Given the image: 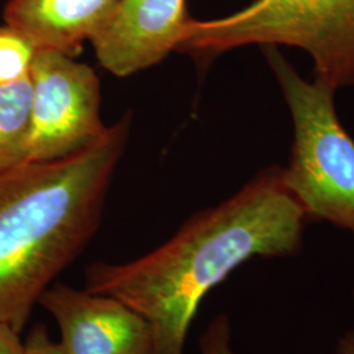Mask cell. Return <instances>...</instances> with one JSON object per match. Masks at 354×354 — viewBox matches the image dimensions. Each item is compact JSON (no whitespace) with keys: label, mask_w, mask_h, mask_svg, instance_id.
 I'll list each match as a JSON object with an SVG mask.
<instances>
[{"label":"cell","mask_w":354,"mask_h":354,"mask_svg":"<svg viewBox=\"0 0 354 354\" xmlns=\"http://www.w3.org/2000/svg\"><path fill=\"white\" fill-rule=\"evenodd\" d=\"M307 215L269 167L223 203L193 215L176 234L136 260L97 261L86 290L113 297L147 320L151 354H184L203 298L253 257H289L304 244Z\"/></svg>","instance_id":"1"},{"label":"cell","mask_w":354,"mask_h":354,"mask_svg":"<svg viewBox=\"0 0 354 354\" xmlns=\"http://www.w3.org/2000/svg\"><path fill=\"white\" fill-rule=\"evenodd\" d=\"M129 130L125 115L86 150L0 171V324L21 333L97 231Z\"/></svg>","instance_id":"2"},{"label":"cell","mask_w":354,"mask_h":354,"mask_svg":"<svg viewBox=\"0 0 354 354\" xmlns=\"http://www.w3.org/2000/svg\"><path fill=\"white\" fill-rule=\"evenodd\" d=\"M264 54L294 127L283 183L307 216L354 234V140L339 120L336 89L302 77L277 46H264Z\"/></svg>","instance_id":"3"},{"label":"cell","mask_w":354,"mask_h":354,"mask_svg":"<svg viewBox=\"0 0 354 354\" xmlns=\"http://www.w3.org/2000/svg\"><path fill=\"white\" fill-rule=\"evenodd\" d=\"M247 45L301 49L317 79L354 87V0H254L221 19H190L177 50L214 57Z\"/></svg>","instance_id":"4"},{"label":"cell","mask_w":354,"mask_h":354,"mask_svg":"<svg viewBox=\"0 0 354 354\" xmlns=\"http://www.w3.org/2000/svg\"><path fill=\"white\" fill-rule=\"evenodd\" d=\"M32 109L24 162H50L86 150L106 134L95 71L64 53L37 49L30 66Z\"/></svg>","instance_id":"5"},{"label":"cell","mask_w":354,"mask_h":354,"mask_svg":"<svg viewBox=\"0 0 354 354\" xmlns=\"http://www.w3.org/2000/svg\"><path fill=\"white\" fill-rule=\"evenodd\" d=\"M61 332L64 354H151L147 320L113 297L50 285L38 299Z\"/></svg>","instance_id":"6"},{"label":"cell","mask_w":354,"mask_h":354,"mask_svg":"<svg viewBox=\"0 0 354 354\" xmlns=\"http://www.w3.org/2000/svg\"><path fill=\"white\" fill-rule=\"evenodd\" d=\"M190 19L185 0H118L91 42L105 70L129 76L177 50Z\"/></svg>","instance_id":"7"},{"label":"cell","mask_w":354,"mask_h":354,"mask_svg":"<svg viewBox=\"0 0 354 354\" xmlns=\"http://www.w3.org/2000/svg\"><path fill=\"white\" fill-rule=\"evenodd\" d=\"M118 0H10L4 24L24 35L37 49L75 57L113 12Z\"/></svg>","instance_id":"8"},{"label":"cell","mask_w":354,"mask_h":354,"mask_svg":"<svg viewBox=\"0 0 354 354\" xmlns=\"http://www.w3.org/2000/svg\"><path fill=\"white\" fill-rule=\"evenodd\" d=\"M30 109V76L0 83V171L24 162Z\"/></svg>","instance_id":"9"},{"label":"cell","mask_w":354,"mask_h":354,"mask_svg":"<svg viewBox=\"0 0 354 354\" xmlns=\"http://www.w3.org/2000/svg\"><path fill=\"white\" fill-rule=\"evenodd\" d=\"M37 48L7 24L0 26V83H10L29 75Z\"/></svg>","instance_id":"10"},{"label":"cell","mask_w":354,"mask_h":354,"mask_svg":"<svg viewBox=\"0 0 354 354\" xmlns=\"http://www.w3.org/2000/svg\"><path fill=\"white\" fill-rule=\"evenodd\" d=\"M201 354H235L231 345V323L226 314L215 317L200 337Z\"/></svg>","instance_id":"11"},{"label":"cell","mask_w":354,"mask_h":354,"mask_svg":"<svg viewBox=\"0 0 354 354\" xmlns=\"http://www.w3.org/2000/svg\"><path fill=\"white\" fill-rule=\"evenodd\" d=\"M23 354H64L59 342H54L46 328L35 326L26 336Z\"/></svg>","instance_id":"12"},{"label":"cell","mask_w":354,"mask_h":354,"mask_svg":"<svg viewBox=\"0 0 354 354\" xmlns=\"http://www.w3.org/2000/svg\"><path fill=\"white\" fill-rule=\"evenodd\" d=\"M23 348L20 333L11 326L0 324V354H23Z\"/></svg>","instance_id":"13"},{"label":"cell","mask_w":354,"mask_h":354,"mask_svg":"<svg viewBox=\"0 0 354 354\" xmlns=\"http://www.w3.org/2000/svg\"><path fill=\"white\" fill-rule=\"evenodd\" d=\"M336 354H354V328L342 335L337 342Z\"/></svg>","instance_id":"14"},{"label":"cell","mask_w":354,"mask_h":354,"mask_svg":"<svg viewBox=\"0 0 354 354\" xmlns=\"http://www.w3.org/2000/svg\"><path fill=\"white\" fill-rule=\"evenodd\" d=\"M353 295H354V292H353Z\"/></svg>","instance_id":"15"}]
</instances>
